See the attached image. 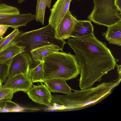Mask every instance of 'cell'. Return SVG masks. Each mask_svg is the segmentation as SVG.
Listing matches in <instances>:
<instances>
[{"label":"cell","mask_w":121,"mask_h":121,"mask_svg":"<svg viewBox=\"0 0 121 121\" xmlns=\"http://www.w3.org/2000/svg\"><path fill=\"white\" fill-rule=\"evenodd\" d=\"M20 13L19 10L17 8L4 3H0V19Z\"/></svg>","instance_id":"ffe728a7"},{"label":"cell","mask_w":121,"mask_h":121,"mask_svg":"<svg viewBox=\"0 0 121 121\" xmlns=\"http://www.w3.org/2000/svg\"><path fill=\"white\" fill-rule=\"evenodd\" d=\"M117 68V71L119 74V76L118 78H121V65H116Z\"/></svg>","instance_id":"4316f807"},{"label":"cell","mask_w":121,"mask_h":121,"mask_svg":"<svg viewBox=\"0 0 121 121\" xmlns=\"http://www.w3.org/2000/svg\"><path fill=\"white\" fill-rule=\"evenodd\" d=\"M2 84L0 81V88H2Z\"/></svg>","instance_id":"f546056e"},{"label":"cell","mask_w":121,"mask_h":121,"mask_svg":"<svg viewBox=\"0 0 121 121\" xmlns=\"http://www.w3.org/2000/svg\"></svg>","instance_id":"1f68e13d"},{"label":"cell","mask_w":121,"mask_h":121,"mask_svg":"<svg viewBox=\"0 0 121 121\" xmlns=\"http://www.w3.org/2000/svg\"><path fill=\"white\" fill-rule=\"evenodd\" d=\"M25 47L18 46L12 42L0 52V63L7 62L17 55L24 52Z\"/></svg>","instance_id":"2e32d148"},{"label":"cell","mask_w":121,"mask_h":121,"mask_svg":"<svg viewBox=\"0 0 121 121\" xmlns=\"http://www.w3.org/2000/svg\"><path fill=\"white\" fill-rule=\"evenodd\" d=\"M47 0H37L35 19L37 22L44 24V15Z\"/></svg>","instance_id":"d6986e66"},{"label":"cell","mask_w":121,"mask_h":121,"mask_svg":"<svg viewBox=\"0 0 121 121\" xmlns=\"http://www.w3.org/2000/svg\"><path fill=\"white\" fill-rule=\"evenodd\" d=\"M66 81L62 78H54L45 80L44 82L51 92L61 93L68 95L71 92V89Z\"/></svg>","instance_id":"7c38bea8"},{"label":"cell","mask_w":121,"mask_h":121,"mask_svg":"<svg viewBox=\"0 0 121 121\" xmlns=\"http://www.w3.org/2000/svg\"><path fill=\"white\" fill-rule=\"evenodd\" d=\"M9 61L6 63H0V81L2 84L8 78Z\"/></svg>","instance_id":"603a6c76"},{"label":"cell","mask_w":121,"mask_h":121,"mask_svg":"<svg viewBox=\"0 0 121 121\" xmlns=\"http://www.w3.org/2000/svg\"><path fill=\"white\" fill-rule=\"evenodd\" d=\"M26 93L32 101L48 107L50 106L52 95L46 85H34Z\"/></svg>","instance_id":"9c48e42d"},{"label":"cell","mask_w":121,"mask_h":121,"mask_svg":"<svg viewBox=\"0 0 121 121\" xmlns=\"http://www.w3.org/2000/svg\"><path fill=\"white\" fill-rule=\"evenodd\" d=\"M20 32L18 29H15L7 36L0 39V52L6 48Z\"/></svg>","instance_id":"44dd1931"},{"label":"cell","mask_w":121,"mask_h":121,"mask_svg":"<svg viewBox=\"0 0 121 121\" xmlns=\"http://www.w3.org/2000/svg\"><path fill=\"white\" fill-rule=\"evenodd\" d=\"M93 25L90 20H77L72 30L70 37H78L94 34Z\"/></svg>","instance_id":"5bb4252c"},{"label":"cell","mask_w":121,"mask_h":121,"mask_svg":"<svg viewBox=\"0 0 121 121\" xmlns=\"http://www.w3.org/2000/svg\"><path fill=\"white\" fill-rule=\"evenodd\" d=\"M28 75L33 83L44 82L45 79L43 61L40 62L34 68L30 69Z\"/></svg>","instance_id":"e0dca14e"},{"label":"cell","mask_w":121,"mask_h":121,"mask_svg":"<svg viewBox=\"0 0 121 121\" xmlns=\"http://www.w3.org/2000/svg\"><path fill=\"white\" fill-rule=\"evenodd\" d=\"M9 27L8 26L0 24V39L3 38L4 35Z\"/></svg>","instance_id":"cb8c5ba5"},{"label":"cell","mask_w":121,"mask_h":121,"mask_svg":"<svg viewBox=\"0 0 121 121\" xmlns=\"http://www.w3.org/2000/svg\"><path fill=\"white\" fill-rule=\"evenodd\" d=\"M121 78L104 82L95 87L74 90L69 95H52V101L63 105L65 110L76 111L87 108L101 102L108 96L121 81Z\"/></svg>","instance_id":"7a4b0ae2"},{"label":"cell","mask_w":121,"mask_h":121,"mask_svg":"<svg viewBox=\"0 0 121 121\" xmlns=\"http://www.w3.org/2000/svg\"><path fill=\"white\" fill-rule=\"evenodd\" d=\"M15 93L13 90L8 88H0V100H11L14 94Z\"/></svg>","instance_id":"7402d4cb"},{"label":"cell","mask_w":121,"mask_h":121,"mask_svg":"<svg viewBox=\"0 0 121 121\" xmlns=\"http://www.w3.org/2000/svg\"><path fill=\"white\" fill-rule=\"evenodd\" d=\"M114 3L118 11L121 13V0H115Z\"/></svg>","instance_id":"484cf974"},{"label":"cell","mask_w":121,"mask_h":121,"mask_svg":"<svg viewBox=\"0 0 121 121\" xmlns=\"http://www.w3.org/2000/svg\"><path fill=\"white\" fill-rule=\"evenodd\" d=\"M94 6L88 17L90 21L108 27L121 21V13L115 4V0H93Z\"/></svg>","instance_id":"5b68a950"},{"label":"cell","mask_w":121,"mask_h":121,"mask_svg":"<svg viewBox=\"0 0 121 121\" xmlns=\"http://www.w3.org/2000/svg\"><path fill=\"white\" fill-rule=\"evenodd\" d=\"M23 110L19 105L11 100H0V112H19Z\"/></svg>","instance_id":"ac0fdd59"},{"label":"cell","mask_w":121,"mask_h":121,"mask_svg":"<svg viewBox=\"0 0 121 121\" xmlns=\"http://www.w3.org/2000/svg\"><path fill=\"white\" fill-rule=\"evenodd\" d=\"M42 60L45 80L61 78L66 81L76 78L79 73L74 55L70 52H53Z\"/></svg>","instance_id":"3957f363"},{"label":"cell","mask_w":121,"mask_h":121,"mask_svg":"<svg viewBox=\"0 0 121 121\" xmlns=\"http://www.w3.org/2000/svg\"><path fill=\"white\" fill-rule=\"evenodd\" d=\"M52 0H47L46 7L48 8L50 7Z\"/></svg>","instance_id":"83f0119b"},{"label":"cell","mask_w":121,"mask_h":121,"mask_svg":"<svg viewBox=\"0 0 121 121\" xmlns=\"http://www.w3.org/2000/svg\"><path fill=\"white\" fill-rule=\"evenodd\" d=\"M35 15L30 13L16 14L0 19V24L16 29L21 26H26L30 21L35 19Z\"/></svg>","instance_id":"8fae6325"},{"label":"cell","mask_w":121,"mask_h":121,"mask_svg":"<svg viewBox=\"0 0 121 121\" xmlns=\"http://www.w3.org/2000/svg\"><path fill=\"white\" fill-rule=\"evenodd\" d=\"M30 65V60L24 53L17 55L9 61L8 78L21 74L28 75Z\"/></svg>","instance_id":"8992f818"},{"label":"cell","mask_w":121,"mask_h":121,"mask_svg":"<svg viewBox=\"0 0 121 121\" xmlns=\"http://www.w3.org/2000/svg\"><path fill=\"white\" fill-rule=\"evenodd\" d=\"M13 43L25 47L24 53L32 62L30 53L32 50L45 45H55L63 49L66 42L55 36V30L48 24L36 30L22 33L20 32L13 41Z\"/></svg>","instance_id":"277c9868"},{"label":"cell","mask_w":121,"mask_h":121,"mask_svg":"<svg viewBox=\"0 0 121 121\" xmlns=\"http://www.w3.org/2000/svg\"><path fill=\"white\" fill-rule=\"evenodd\" d=\"M51 109L55 110H64L65 108L64 106L62 105L54 103L53 106L51 108Z\"/></svg>","instance_id":"d4e9b609"},{"label":"cell","mask_w":121,"mask_h":121,"mask_svg":"<svg viewBox=\"0 0 121 121\" xmlns=\"http://www.w3.org/2000/svg\"><path fill=\"white\" fill-rule=\"evenodd\" d=\"M67 43L75 53L81 90L91 87L96 82H100L104 75L114 69L118 61L106 44L94 34L70 38Z\"/></svg>","instance_id":"6da1fadb"},{"label":"cell","mask_w":121,"mask_h":121,"mask_svg":"<svg viewBox=\"0 0 121 121\" xmlns=\"http://www.w3.org/2000/svg\"><path fill=\"white\" fill-rule=\"evenodd\" d=\"M4 82L2 88L11 89L15 93L22 91L26 93L33 86V83L28 75L23 74L8 78Z\"/></svg>","instance_id":"52a82bcc"},{"label":"cell","mask_w":121,"mask_h":121,"mask_svg":"<svg viewBox=\"0 0 121 121\" xmlns=\"http://www.w3.org/2000/svg\"><path fill=\"white\" fill-rule=\"evenodd\" d=\"M63 49L58 46L55 45H49L39 47L31 51L30 53L32 61L35 62V66L39 63L43 61V58L52 52L62 51Z\"/></svg>","instance_id":"4fadbf2b"},{"label":"cell","mask_w":121,"mask_h":121,"mask_svg":"<svg viewBox=\"0 0 121 121\" xmlns=\"http://www.w3.org/2000/svg\"></svg>","instance_id":"4dcf8cb0"},{"label":"cell","mask_w":121,"mask_h":121,"mask_svg":"<svg viewBox=\"0 0 121 121\" xmlns=\"http://www.w3.org/2000/svg\"><path fill=\"white\" fill-rule=\"evenodd\" d=\"M77 20L69 10L55 30L56 37L65 40L70 37L72 30Z\"/></svg>","instance_id":"30bf717a"},{"label":"cell","mask_w":121,"mask_h":121,"mask_svg":"<svg viewBox=\"0 0 121 121\" xmlns=\"http://www.w3.org/2000/svg\"><path fill=\"white\" fill-rule=\"evenodd\" d=\"M25 0H18V2L19 3H21Z\"/></svg>","instance_id":"f1b7e54d"},{"label":"cell","mask_w":121,"mask_h":121,"mask_svg":"<svg viewBox=\"0 0 121 121\" xmlns=\"http://www.w3.org/2000/svg\"><path fill=\"white\" fill-rule=\"evenodd\" d=\"M109 43L121 46V21L108 27L107 31L102 33Z\"/></svg>","instance_id":"9a60e30c"},{"label":"cell","mask_w":121,"mask_h":121,"mask_svg":"<svg viewBox=\"0 0 121 121\" xmlns=\"http://www.w3.org/2000/svg\"><path fill=\"white\" fill-rule=\"evenodd\" d=\"M72 0H57L53 6L48 20V24L55 30L69 9Z\"/></svg>","instance_id":"ba28073f"}]
</instances>
